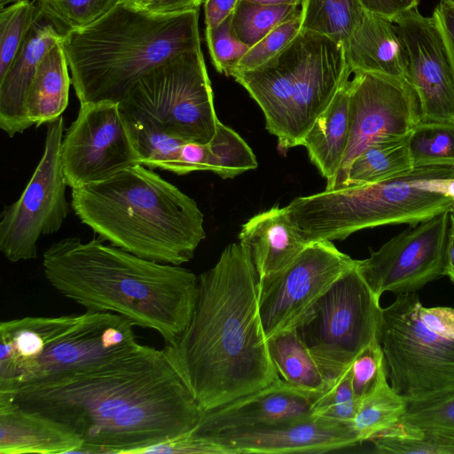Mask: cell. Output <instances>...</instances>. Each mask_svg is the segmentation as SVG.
<instances>
[{
	"instance_id": "obj_1",
	"label": "cell",
	"mask_w": 454,
	"mask_h": 454,
	"mask_svg": "<svg viewBox=\"0 0 454 454\" xmlns=\"http://www.w3.org/2000/svg\"><path fill=\"white\" fill-rule=\"evenodd\" d=\"M72 428L77 453L141 454L195 429L205 411L163 348L132 352L64 378L0 394Z\"/></svg>"
},
{
	"instance_id": "obj_2",
	"label": "cell",
	"mask_w": 454,
	"mask_h": 454,
	"mask_svg": "<svg viewBox=\"0 0 454 454\" xmlns=\"http://www.w3.org/2000/svg\"><path fill=\"white\" fill-rule=\"evenodd\" d=\"M163 350L205 412L280 378L261 319L259 278L239 241L198 277L191 320Z\"/></svg>"
},
{
	"instance_id": "obj_3",
	"label": "cell",
	"mask_w": 454,
	"mask_h": 454,
	"mask_svg": "<svg viewBox=\"0 0 454 454\" xmlns=\"http://www.w3.org/2000/svg\"><path fill=\"white\" fill-rule=\"evenodd\" d=\"M43 273L61 295L86 311L120 315L173 344L186 329L198 297L190 270L139 257L93 239L68 237L43 255Z\"/></svg>"
},
{
	"instance_id": "obj_4",
	"label": "cell",
	"mask_w": 454,
	"mask_h": 454,
	"mask_svg": "<svg viewBox=\"0 0 454 454\" xmlns=\"http://www.w3.org/2000/svg\"><path fill=\"white\" fill-rule=\"evenodd\" d=\"M71 207L101 239L161 263L191 261L206 238L196 201L142 164L72 189Z\"/></svg>"
},
{
	"instance_id": "obj_5",
	"label": "cell",
	"mask_w": 454,
	"mask_h": 454,
	"mask_svg": "<svg viewBox=\"0 0 454 454\" xmlns=\"http://www.w3.org/2000/svg\"><path fill=\"white\" fill-rule=\"evenodd\" d=\"M200 10L160 14L118 4L100 20L61 42L80 104L120 103L153 68L200 48Z\"/></svg>"
},
{
	"instance_id": "obj_6",
	"label": "cell",
	"mask_w": 454,
	"mask_h": 454,
	"mask_svg": "<svg viewBox=\"0 0 454 454\" xmlns=\"http://www.w3.org/2000/svg\"><path fill=\"white\" fill-rule=\"evenodd\" d=\"M125 317L86 311L0 324V394L59 380L127 355L139 343Z\"/></svg>"
},
{
	"instance_id": "obj_7",
	"label": "cell",
	"mask_w": 454,
	"mask_h": 454,
	"mask_svg": "<svg viewBox=\"0 0 454 454\" xmlns=\"http://www.w3.org/2000/svg\"><path fill=\"white\" fill-rule=\"evenodd\" d=\"M453 176L452 166L419 167L376 184L297 197L286 208L307 245L342 240L364 229L401 223L414 226L450 211L453 199L424 189L421 182Z\"/></svg>"
},
{
	"instance_id": "obj_8",
	"label": "cell",
	"mask_w": 454,
	"mask_h": 454,
	"mask_svg": "<svg viewBox=\"0 0 454 454\" xmlns=\"http://www.w3.org/2000/svg\"><path fill=\"white\" fill-rule=\"evenodd\" d=\"M357 264L358 260L294 328L328 383L339 378L363 349L380 341V297Z\"/></svg>"
},
{
	"instance_id": "obj_9",
	"label": "cell",
	"mask_w": 454,
	"mask_h": 454,
	"mask_svg": "<svg viewBox=\"0 0 454 454\" xmlns=\"http://www.w3.org/2000/svg\"><path fill=\"white\" fill-rule=\"evenodd\" d=\"M119 106L145 116L170 135L201 144L211 141L219 121L201 48L150 70Z\"/></svg>"
},
{
	"instance_id": "obj_10",
	"label": "cell",
	"mask_w": 454,
	"mask_h": 454,
	"mask_svg": "<svg viewBox=\"0 0 454 454\" xmlns=\"http://www.w3.org/2000/svg\"><path fill=\"white\" fill-rule=\"evenodd\" d=\"M416 292L398 294L382 309L380 342L391 387L407 401L454 390V338L419 318Z\"/></svg>"
},
{
	"instance_id": "obj_11",
	"label": "cell",
	"mask_w": 454,
	"mask_h": 454,
	"mask_svg": "<svg viewBox=\"0 0 454 454\" xmlns=\"http://www.w3.org/2000/svg\"><path fill=\"white\" fill-rule=\"evenodd\" d=\"M46 127L38 165L20 197L1 215L0 250L12 262L37 258L39 238L57 232L70 211L60 159L63 116Z\"/></svg>"
},
{
	"instance_id": "obj_12",
	"label": "cell",
	"mask_w": 454,
	"mask_h": 454,
	"mask_svg": "<svg viewBox=\"0 0 454 454\" xmlns=\"http://www.w3.org/2000/svg\"><path fill=\"white\" fill-rule=\"evenodd\" d=\"M357 260L330 240L313 242L284 270L259 280V309L267 339L294 329Z\"/></svg>"
},
{
	"instance_id": "obj_13",
	"label": "cell",
	"mask_w": 454,
	"mask_h": 454,
	"mask_svg": "<svg viewBox=\"0 0 454 454\" xmlns=\"http://www.w3.org/2000/svg\"><path fill=\"white\" fill-rule=\"evenodd\" d=\"M60 159L72 189L141 164L119 103L80 104L76 119L64 133Z\"/></svg>"
},
{
	"instance_id": "obj_14",
	"label": "cell",
	"mask_w": 454,
	"mask_h": 454,
	"mask_svg": "<svg viewBox=\"0 0 454 454\" xmlns=\"http://www.w3.org/2000/svg\"><path fill=\"white\" fill-rule=\"evenodd\" d=\"M349 81V136L329 190L345 187L353 160L369 145L410 135L420 121L418 98L407 79L356 72Z\"/></svg>"
},
{
	"instance_id": "obj_15",
	"label": "cell",
	"mask_w": 454,
	"mask_h": 454,
	"mask_svg": "<svg viewBox=\"0 0 454 454\" xmlns=\"http://www.w3.org/2000/svg\"><path fill=\"white\" fill-rule=\"evenodd\" d=\"M450 233L446 211L393 237L368 258L358 260V270L380 298L385 292L414 293L445 276Z\"/></svg>"
},
{
	"instance_id": "obj_16",
	"label": "cell",
	"mask_w": 454,
	"mask_h": 454,
	"mask_svg": "<svg viewBox=\"0 0 454 454\" xmlns=\"http://www.w3.org/2000/svg\"><path fill=\"white\" fill-rule=\"evenodd\" d=\"M293 97L289 148L301 145L317 118L352 71L344 46L317 33L301 30L292 41Z\"/></svg>"
},
{
	"instance_id": "obj_17",
	"label": "cell",
	"mask_w": 454,
	"mask_h": 454,
	"mask_svg": "<svg viewBox=\"0 0 454 454\" xmlns=\"http://www.w3.org/2000/svg\"><path fill=\"white\" fill-rule=\"evenodd\" d=\"M403 43L407 80L420 121H454V70L434 17L412 9L394 20Z\"/></svg>"
},
{
	"instance_id": "obj_18",
	"label": "cell",
	"mask_w": 454,
	"mask_h": 454,
	"mask_svg": "<svg viewBox=\"0 0 454 454\" xmlns=\"http://www.w3.org/2000/svg\"><path fill=\"white\" fill-rule=\"evenodd\" d=\"M208 436L225 445L233 454L325 453L362 443L352 423L314 415L226 430Z\"/></svg>"
},
{
	"instance_id": "obj_19",
	"label": "cell",
	"mask_w": 454,
	"mask_h": 454,
	"mask_svg": "<svg viewBox=\"0 0 454 454\" xmlns=\"http://www.w3.org/2000/svg\"><path fill=\"white\" fill-rule=\"evenodd\" d=\"M321 393L299 388L279 378L262 389L205 412L193 432L209 435L304 419L313 415L314 403Z\"/></svg>"
},
{
	"instance_id": "obj_20",
	"label": "cell",
	"mask_w": 454,
	"mask_h": 454,
	"mask_svg": "<svg viewBox=\"0 0 454 454\" xmlns=\"http://www.w3.org/2000/svg\"><path fill=\"white\" fill-rule=\"evenodd\" d=\"M63 39L64 36L40 14L0 77V128L10 137L33 126L26 111L30 83L46 53Z\"/></svg>"
},
{
	"instance_id": "obj_21",
	"label": "cell",
	"mask_w": 454,
	"mask_h": 454,
	"mask_svg": "<svg viewBox=\"0 0 454 454\" xmlns=\"http://www.w3.org/2000/svg\"><path fill=\"white\" fill-rule=\"evenodd\" d=\"M82 444L68 426L0 397V454L77 453Z\"/></svg>"
},
{
	"instance_id": "obj_22",
	"label": "cell",
	"mask_w": 454,
	"mask_h": 454,
	"mask_svg": "<svg viewBox=\"0 0 454 454\" xmlns=\"http://www.w3.org/2000/svg\"><path fill=\"white\" fill-rule=\"evenodd\" d=\"M292 42L262 66L236 73L237 82L261 107L267 130L278 138L282 151L289 148L293 97Z\"/></svg>"
},
{
	"instance_id": "obj_23",
	"label": "cell",
	"mask_w": 454,
	"mask_h": 454,
	"mask_svg": "<svg viewBox=\"0 0 454 454\" xmlns=\"http://www.w3.org/2000/svg\"><path fill=\"white\" fill-rule=\"evenodd\" d=\"M239 241L247 249L259 280L284 270L307 247L286 207L278 205L247 221Z\"/></svg>"
},
{
	"instance_id": "obj_24",
	"label": "cell",
	"mask_w": 454,
	"mask_h": 454,
	"mask_svg": "<svg viewBox=\"0 0 454 454\" xmlns=\"http://www.w3.org/2000/svg\"><path fill=\"white\" fill-rule=\"evenodd\" d=\"M343 46L352 73H372L407 79L406 53L393 21L364 11Z\"/></svg>"
},
{
	"instance_id": "obj_25",
	"label": "cell",
	"mask_w": 454,
	"mask_h": 454,
	"mask_svg": "<svg viewBox=\"0 0 454 454\" xmlns=\"http://www.w3.org/2000/svg\"><path fill=\"white\" fill-rule=\"evenodd\" d=\"M349 80L337 91L325 110L305 135L301 145L311 162L333 187L342 163L349 136Z\"/></svg>"
},
{
	"instance_id": "obj_26",
	"label": "cell",
	"mask_w": 454,
	"mask_h": 454,
	"mask_svg": "<svg viewBox=\"0 0 454 454\" xmlns=\"http://www.w3.org/2000/svg\"><path fill=\"white\" fill-rule=\"evenodd\" d=\"M61 42L54 44L40 62L27 94V114L36 127L62 116L68 105L72 81Z\"/></svg>"
},
{
	"instance_id": "obj_27",
	"label": "cell",
	"mask_w": 454,
	"mask_h": 454,
	"mask_svg": "<svg viewBox=\"0 0 454 454\" xmlns=\"http://www.w3.org/2000/svg\"><path fill=\"white\" fill-rule=\"evenodd\" d=\"M409 136L366 147L351 163L345 187L383 182L415 168L409 150Z\"/></svg>"
},
{
	"instance_id": "obj_28",
	"label": "cell",
	"mask_w": 454,
	"mask_h": 454,
	"mask_svg": "<svg viewBox=\"0 0 454 454\" xmlns=\"http://www.w3.org/2000/svg\"><path fill=\"white\" fill-rule=\"evenodd\" d=\"M270 358L280 378L310 392H323L328 382L295 329L268 339Z\"/></svg>"
},
{
	"instance_id": "obj_29",
	"label": "cell",
	"mask_w": 454,
	"mask_h": 454,
	"mask_svg": "<svg viewBox=\"0 0 454 454\" xmlns=\"http://www.w3.org/2000/svg\"><path fill=\"white\" fill-rule=\"evenodd\" d=\"M140 163L151 169L179 174V154L185 140L168 134L145 116L121 108Z\"/></svg>"
},
{
	"instance_id": "obj_30",
	"label": "cell",
	"mask_w": 454,
	"mask_h": 454,
	"mask_svg": "<svg viewBox=\"0 0 454 454\" xmlns=\"http://www.w3.org/2000/svg\"><path fill=\"white\" fill-rule=\"evenodd\" d=\"M301 30L324 35L345 44L364 10L360 0H302Z\"/></svg>"
},
{
	"instance_id": "obj_31",
	"label": "cell",
	"mask_w": 454,
	"mask_h": 454,
	"mask_svg": "<svg viewBox=\"0 0 454 454\" xmlns=\"http://www.w3.org/2000/svg\"><path fill=\"white\" fill-rule=\"evenodd\" d=\"M407 400L397 394L384 377L361 402L352 426L361 442L371 441L400 422Z\"/></svg>"
},
{
	"instance_id": "obj_32",
	"label": "cell",
	"mask_w": 454,
	"mask_h": 454,
	"mask_svg": "<svg viewBox=\"0 0 454 454\" xmlns=\"http://www.w3.org/2000/svg\"><path fill=\"white\" fill-rule=\"evenodd\" d=\"M371 441L380 453L454 454V434L401 420Z\"/></svg>"
},
{
	"instance_id": "obj_33",
	"label": "cell",
	"mask_w": 454,
	"mask_h": 454,
	"mask_svg": "<svg viewBox=\"0 0 454 454\" xmlns=\"http://www.w3.org/2000/svg\"><path fill=\"white\" fill-rule=\"evenodd\" d=\"M207 145V170L223 179L233 178L258 167L256 157L247 142L220 121L215 136Z\"/></svg>"
},
{
	"instance_id": "obj_34",
	"label": "cell",
	"mask_w": 454,
	"mask_h": 454,
	"mask_svg": "<svg viewBox=\"0 0 454 454\" xmlns=\"http://www.w3.org/2000/svg\"><path fill=\"white\" fill-rule=\"evenodd\" d=\"M409 150L414 168L454 167V121H419L410 133Z\"/></svg>"
},
{
	"instance_id": "obj_35",
	"label": "cell",
	"mask_w": 454,
	"mask_h": 454,
	"mask_svg": "<svg viewBox=\"0 0 454 454\" xmlns=\"http://www.w3.org/2000/svg\"><path fill=\"white\" fill-rule=\"evenodd\" d=\"M43 18L66 36L95 23L122 0H33Z\"/></svg>"
},
{
	"instance_id": "obj_36",
	"label": "cell",
	"mask_w": 454,
	"mask_h": 454,
	"mask_svg": "<svg viewBox=\"0 0 454 454\" xmlns=\"http://www.w3.org/2000/svg\"><path fill=\"white\" fill-rule=\"evenodd\" d=\"M299 11L297 5H262L239 0L232 13V27L240 41L251 47Z\"/></svg>"
},
{
	"instance_id": "obj_37",
	"label": "cell",
	"mask_w": 454,
	"mask_h": 454,
	"mask_svg": "<svg viewBox=\"0 0 454 454\" xmlns=\"http://www.w3.org/2000/svg\"><path fill=\"white\" fill-rule=\"evenodd\" d=\"M40 12L34 1L22 0L0 12V77L4 75Z\"/></svg>"
},
{
	"instance_id": "obj_38",
	"label": "cell",
	"mask_w": 454,
	"mask_h": 454,
	"mask_svg": "<svg viewBox=\"0 0 454 454\" xmlns=\"http://www.w3.org/2000/svg\"><path fill=\"white\" fill-rule=\"evenodd\" d=\"M301 30V12L282 22L251 46L233 69L234 74L256 68L283 51Z\"/></svg>"
},
{
	"instance_id": "obj_39",
	"label": "cell",
	"mask_w": 454,
	"mask_h": 454,
	"mask_svg": "<svg viewBox=\"0 0 454 454\" xmlns=\"http://www.w3.org/2000/svg\"><path fill=\"white\" fill-rule=\"evenodd\" d=\"M401 421L454 434V390L419 401H407Z\"/></svg>"
},
{
	"instance_id": "obj_40",
	"label": "cell",
	"mask_w": 454,
	"mask_h": 454,
	"mask_svg": "<svg viewBox=\"0 0 454 454\" xmlns=\"http://www.w3.org/2000/svg\"><path fill=\"white\" fill-rule=\"evenodd\" d=\"M205 35L215 68L218 73L231 76L250 48L236 35L232 27V15L214 27H206Z\"/></svg>"
},
{
	"instance_id": "obj_41",
	"label": "cell",
	"mask_w": 454,
	"mask_h": 454,
	"mask_svg": "<svg viewBox=\"0 0 454 454\" xmlns=\"http://www.w3.org/2000/svg\"><path fill=\"white\" fill-rule=\"evenodd\" d=\"M359 404L352 388L348 367L318 396L313 406V415L352 423Z\"/></svg>"
},
{
	"instance_id": "obj_42",
	"label": "cell",
	"mask_w": 454,
	"mask_h": 454,
	"mask_svg": "<svg viewBox=\"0 0 454 454\" xmlns=\"http://www.w3.org/2000/svg\"><path fill=\"white\" fill-rule=\"evenodd\" d=\"M350 380L359 403L384 377H387L385 356L380 341L363 349L349 365Z\"/></svg>"
},
{
	"instance_id": "obj_43",
	"label": "cell",
	"mask_w": 454,
	"mask_h": 454,
	"mask_svg": "<svg viewBox=\"0 0 454 454\" xmlns=\"http://www.w3.org/2000/svg\"><path fill=\"white\" fill-rule=\"evenodd\" d=\"M142 453L233 454L232 450L210 436L193 431L148 447Z\"/></svg>"
},
{
	"instance_id": "obj_44",
	"label": "cell",
	"mask_w": 454,
	"mask_h": 454,
	"mask_svg": "<svg viewBox=\"0 0 454 454\" xmlns=\"http://www.w3.org/2000/svg\"><path fill=\"white\" fill-rule=\"evenodd\" d=\"M207 144L186 141L180 149L178 175H186L198 170H207Z\"/></svg>"
},
{
	"instance_id": "obj_45",
	"label": "cell",
	"mask_w": 454,
	"mask_h": 454,
	"mask_svg": "<svg viewBox=\"0 0 454 454\" xmlns=\"http://www.w3.org/2000/svg\"><path fill=\"white\" fill-rule=\"evenodd\" d=\"M433 16L443 37L454 70V0H439Z\"/></svg>"
},
{
	"instance_id": "obj_46",
	"label": "cell",
	"mask_w": 454,
	"mask_h": 454,
	"mask_svg": "<svg viewBox=\"0 0 454 454\" xmlns=\"http://www.w3.org/2000/svg\"><path fill=\"white\" fill-rule=\"evenodd\" d=\"M364 11L394 20L400 15L417 8L419 0H360Z\"/></svg>"
},
{
	"instance_id": "obj_47",
	"label": "cell",
	"mask_w": 454,
	"mask_h": 454,
	"mask_svg": "<svg viewBox=\"0 0 454 454\" xmlns=\"http://www.w3.org/2000/svg\"><path fill=\"white\" fill-rule=\"evenodd\" d=\"M239 0H205V25L214 27L232 15Z\"/></svg>"
},
{
	"instance_id": "obj_48",
	"label": "cell",
	"mask_w": 454,
	"mask_h": 454,
	"mask_svg": "<svg viewBox=\"0 0 454 454\" xmlns=\"http://www.w3.org/2000/svg\"><path fill=\"white\" fill-rule=\"evenodd\" d=\"M203 0H151L147 10L160 14H174L200 10Z\"/></svg>"
},
{
	"instance_id": "obj_49",
	"label": "cell",
	"mask_w": 454,
	"mask_h": 454,
	"mask_svg": "<svg viewBox=\"0 0 454 454\" xmlns=\"http://www.w3.org/2000/svg\"><path fill=\"white\" fill-rule=\"evenodd\" d=\"M424 189L442 193L454 200V176L450 178L429 179L421 182Z\"/></svg>"
},
{
	"instance_id": "obj_50",
	"label": "cell",
	"mask_w": 454,
	"mask_h": 454,
	"mask_svg": "<svg viewBox=\"0 0 454 454\" xmlns=\"http://www.w3.org/2000/svg\"><path fill=\"white\" fill-rule=\"evenodd\" d=\"M445 276L449 277L454 284V222L451 219Z\"/></svg>"
},
{
	"instance_id": "obj_51",
	"label": "cell",
	"mask_w": 454,
	"mask_h": 454,
	"mask_svg": "<svg viewBox=\"0 0 454 454\" xmlns=\"http://www.w3.org/2000/svg\"><path fill=\"white\" fill-rule=\"evenodd\" d=\"M254 4H259L262 5H282V4H290V5H300L302 3V0H247Z\"/></svg>"
},
{
	"instance_id": "obj_52",
	"label": "cell",
	"mask_w": 454,
	"mask_h": 454,
	"mask_svg": "<svg viewBox=\"0 0 454 454\" xmlns=\"http://www.w3.org/2000/svg\"><path fill=\"white\" fill-rule=\"evenodd\" d=\"M122 2L141 9H147L151 0H122Z\"/></svg>"
},
{
	"instance_id": "obj_53",
	"label": "cell",
	"mask_w": 454,
	"mask_h": 454,
	"mask_svg": "<svg viewBox=\"0 0 454 454\" xmlns=\"http://www.w3.org/2000/svg\"><path fill=\"white\" fill-rule=\"evenodd\" d=\"M22 0H0V9H4L6 6L20 2Z\"/></svg>"
},
{
	"instance_id": "obj_54",
	"label": "cell",
	"mask_w": 454,
	"mask_h": 454,
	"mask_svg": "<svg viewBox=\"0 0 454 454\" xmlns=\"http://www.w3.org/2000/svg\"><path fill=\"white\" fill-rule=\"evenodd\" d=\"M450 219L454 222V200H453L451 207L450 209Z\"/></svg>"
}]
</instances>
